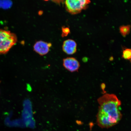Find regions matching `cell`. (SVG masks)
I'll use <instances>...</instances> for the list:
<instances>
[{
  "label": "cell",
  "instance_id": "1",
  "mask_svg": "<svg viewBox=\"0 0 131 131\" xmlns=\"http://www.w3.org/2000/svg\"><path fill=\"white\" fill-rule=\"evenodd\" d=\"M99 104L96 116L98 125L102 128H109L118 123L122 114L119 110L121 101L116 95L106 94L97 100Z\"/></svg>",
  "mask_w": 131,
  "mask_h": 131
},
{
  "label": "cell",
  "instance_id": "2",
  "mask_svg": "<svg viewBox=\"0 0 131 131\" xmlns=\"http://www.w3.org/2000/svg\"><path fill=\"white\" fill-rule=\"evenodd\" d=\"M17 41L15 34L9 31L0 29V54L7 53Z\"/></svg>",
  "mask_w": 131,
  "mask_h": 131
},
{
  "label": "cell",
  "instance_id": "3",
  "mask_svg": "<svg viewBox=\"0 0 131 131\" xmlns=\"http://www.w3.org/2000/svg\"><path fill=\"white\" fill-rule=\"evenodd\" d=\"M90 3L88 0H67L65 2L66 8L70 14H76L86 9Z\"/></svg>",
  "mask_w": 131,
  "mask_h": 131
},
{
  "label": "cell",
  "instance_id": "4",
  "mask_svg": "<svg viewBox=\"0 0 131 131\" xmlns=\"http://www.w3.org/2000/svg\"><path fill=\"white\" fill-rule=\"evenodd\" d=\"M63 65L68 71L73 72L78 71L80 67L79 62L73 57H68L63 59Z\"/></svg>",
  "mask_w": 131,
  "mask_h": 131
},
{
  "label": "cell",
  "instance_id": "5",
  "mask_svg": "<svg viewBox=\"0 0 131 131\" xmlns=\"http://www.w3.org/2000/svg\"><path fill=\"white\" fill-rule=\"evenodd\" d=\"M51 44L47 43L43 41H39L34 45V51L41 56L46 54L50 50Z\"/></svg>",
  "mask_w": 131,
  "mask_h": 131
},
{
  "label": "cell",
  "instance_id": "6",
  "mask_svg": "<svg viewBox=\"0 0 131 131\" xmlns=\"http://www.w3.org/2000/svg\"><path fill=\"white\" fill-rule=\"evenodd\" d=\"M77 45L75 41L68 39L63 42L62 48L64 52L68 55H72L77 51Z\"/></svg>",
  "mask_w": 131,
  "mask_h": 131
},
{
  "label": "cell",
  "instance_id": "7",
  "mask_svg": "<svg viewBox=\"0 0 131 131\" xmlns=\"http://www.w3.org/2000/svg\"><path fill=\"white\" fill-rule=\"evenodd\" d=\"M130 26H123L119 28V30L121 34L124 37L126 36L130 32Z\"/></svg>",
  "mask_w": 131,
  "mask_h": 131
},
{
  "label": "cell",
  "instance_id": "8",
  "mask_svg": "<svg viewBox=\"0 0 131 131\" xmlns=\"http://www.w3.org/2000/svg\"><path fill=\"white\" fill-rule=\"evenodd\" d=\"M12 1H0V8L4 9H8L12 6Z\"/></svg>",
  "mask_w": 131,
  "mask_h": 131
},
{
  "label": "cell",
  "instance_id": "9",
  "mask_svg": "<svg viewBox=\"0 0 131 131\" xmlns=\"http://www.w3.org/2000/svg\"><path fill=\"white\" fill-rule=\"evenodd\" d=\"M122 57L125 59H131V49H127L124 50L123 51Z\"/></svg>",
  "mask_w": 131,
  "mask_h": 131
},
{
  "label": "cell",
  "instance_id": "10",
  "mask_svg": "<svg viewBox=\"0 0 131 131\" xmlns=\"http://www.w3.org/2000/svg\"><path fill=\"white\" fill-rule=\"evenodd\" d=\"M70 32V30L68 27H63L62 28V36L63 37H66Z\"/></svg>",
  "mask_w": 131,
  "mask_h": 131
},
{
  "label": "cell",
  "instance_id": "11",
  "mask_svg": "<svg viewBox=\"0 0 131 131\" xmlns=\"http://www.w3.org/2000/svg\"><path fill=\"white\" fill-rule=\"evenodd\" d=\"M1 83V81H0V83Z\"/></svg>",
  "mask_w": 131,
  "mask_h": 131
}]
</instances>
